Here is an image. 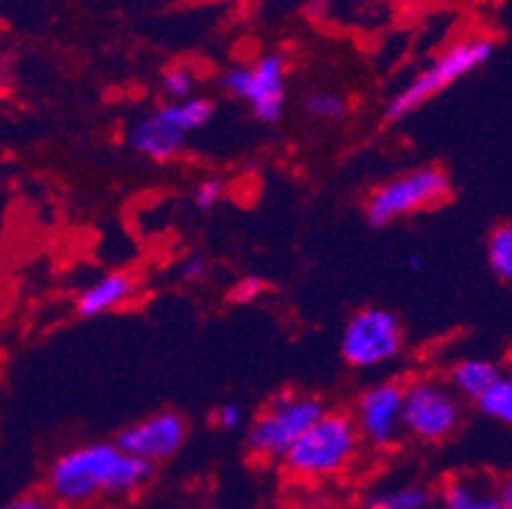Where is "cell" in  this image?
Listing matches in <instances>:
<instances>
[{"label": "cell", "mask_w": 512, "mask_h": 509, "mask_svg": "<svg viewBox=\"0 0 512 509\" xmlns=\"http://www.w3.org/2000/svg\"><path fill=\"white\" fill-rule=\"evenodd\" d=\"M194 84H197V79H194L192 69H186V67L166 69L164 77H161V90H164V95L169 97L171 102H179V100H186V97H192Z\"/></svg>", "instance_id": "d6986e66"}, {"label": "cell", "mask_w": 512, "mask_h": 509, "mask_svg": "<svg viewBox=\"0 0 512 509\" xmlns=\"http://www.w3.org/2000/svg\"><path fill=\"white\" fill-rule=\"evenodd\" d=\"M222 196H225V181L204 179L199 181L197 189H194V204H197V209L207 212V209H214L222 202Z\"/></svg>", "instance_id": "44dd1931"}, {"label": "cell", "mask_w": 512, "mask_h": 509, "mask_svg": "<svg viewBox=\"0 0 512 509\" xmlns=\"http://www.w3.org/2000/svg\"><path fill=\"white\" fill-rule=\"evenodd\" d=\"M360 443L352 415L327 410L288 448L283 464L299 479H329L342 474L355 461Z\"/></svg>", "instance_id": "7a4b0ae2"}, {"label": "cell", "mask_w": 512, "mask_h": 509, "mask_svg": "<svg viewBox=\"0 0 512 509\" xmlns=\"http://www.w3.org/2000/svg\"><path fill=\"white\" fill-rule=\"evenodd\" d=\"M428 504H431V492L421 484L375 489L365 499L367 509H428Z\"/></svg>", "instance_id": "9a60e30c"}, {"label": "cell", "mask_w": 512, "mask_h": 509, "mask_svg": "<svg viewBox=\"0 0 512 509\" xmlns=\"http://www.w3.org/2000/svg\"><path fill=\"white\" fill-rule=\"evenodd\" d=\"M186 441V420L179 413H153L125 428L118 436L115 446L136 459L158 464L181 451Z\"/></svg>", "instance_id": "8fae6325"}, {"label": "cell", "mask_w": 512, "mask_h": 509, "mask_svg": "<svg viewBox=\"0 0 512 509\" xmlns=\"http://www.w3.org/2000/svg\"><path fill=\"white\" fill-rule=\"evenodd\" d=\"M400 426L416 441L441 443L462 426V403L441 382L413 380L403 387Z\"/></svg>", "instance_id": "ba28073f"}, {"label": "cell", "mask_w": 512, "mask_h": 509, "mask_svg": "<svg viewBox=\"0 0 512 509\" xmlns=\"http://www.w3.org/2000/svg\"><path fill=\"white\" fill-rule=\"evenodd\" d=\"M492 51H495V44H492L490 39H482V36H479V39L456 41V44L449 46L436 62H431L426 69H421L398 95H393V100L385 105V118H408L411 112H416L418 107L426 105L428 100H434V97L439 95V92H444L446 87H451L454 82H459V79H464L467 74H472L474 69L484 67V64L490 62Z\"/></svg>", "instance_id": "3957f363"}, {"label": "cell", "mask_w": 512, "mask_h": 509, "mask_svg": "<svg viewBox=\"0 0 512 509\" xmlns=\"http://www.w3.org/2000/svg\"><path fill=\"white\" fill-rule=\"evenodd\" d=\"M408 268H411V270H421L423 268V260L418 258V255H411V258H408Z\"/></svg>", "instance_id": "d4e9b609"}, {"label": "cell", "mask_w": 512, "mask_h": 509, "mask_svg": "<svg viewBox=\"0 0 512 509\" xmlns=\"http://www.w3.org/2000/svg\"><path fill=\"white\" fill-rule=\"evenodd\" d=\"M265 280L260 278V275H242L240 280H237L235 286L230 288V301L232 303H240V306H245V303H253L258 301L260 296L265 293Z\"/></svg>", "instance_id": "ffe728a7"}, {"label": "cell", "mask_w": 512, "mask_h": 509, "mask_svg": "<svg viewBox=\"0 0 512 509\" xmlns=\"http://www.w3.org/2000/svg\"><path fill=\"white\" fill-rule=\"evenodd\" d=\"M306 112L316 120L334 123V120H342L347 115V100L337 92H311L306 97Z\"/></svg>", "instance_id": "ac0fdd59"}, {"label": "cell", "mask_w": 512, "mask_h": 509, "mask_svg": "<svg viewBox=\"0 0 512 509\" xmlns=\"http://www.w3.org/2000/svg\"><path fill=\"white\" fill-rule=\"evenodd\" d=\"M477 408L484 418L497 420L502 426H510L512 423V380L507 375H502L500 380L492 382L487 390L479 395Z\"/></svg>", "instance_id": "2e32d148"}, {"label": "cell", "mask_w": 512, "mask_h": 509, "mask_svg": "<svg viewBox=\"0 0 512 509\" xmlns=\"http://www.w3.org/2000/svg\"><path fill=\"white\" fill-rule=\"evenodd\" d=\"M222 87L237 100L248 102L260 123H278L286 110V62L268 54L250 67H235L222 77Z\"/></svg>", "instance_id": "9c48e42d"}, {"label": "cell", "mask_w": 512, "mask_h": 509, "mask_svg": "<svg viewBox=\"0 0 512 509\" xmlns=\"http://www.w3.org/2000/svg\"><path fill=\"white\" fill-rule=\"evenodd\" d=\"M212 423L220 431H237L242 426V408L235 403H222L214 408Z\"/></svg>", "instance_id": "7402d4cb"}, {"label": "cell", "mask_w": 512, "mask_h": 509, "mask_svg": "<svg viewBox=\"0 0 512 509\" xmlns=\"http://www.w3.org/2000/svg\"><path fill=\"white\" fill-rule=\"evenodd\" d=\"M487 260H490V268L502 283H510L512 280V227L510 224H502L492 232L490 245H487Z\"/></svg>", "instance_id": "e0dca14e"}, {"label": "cell", "mask_w": 512, "mask_h": 509, "mask_svg": "<svg viewBox=\"0 0 512 509\" xmlns=\"http://www.w3.org/2000/svg\"><path fill=\"white\" fill-rule=\"evenodd\" d=\"M451 194L449 176L436 166L413 168L408 174L385 181L370 194L365 204L372 227H388L408 214L423 212L446 202Z\"/></svg>", "instance_id": "8992f818"}, {"label": "cell", "mask_w": 512, "mask_h": 509, "mask_svg": "<svg viewBox=\"0 0 512 509\" xmlns=\"http://www.w3.org/2000/svg\"><path fill=\"white\" fill-rule=\"evenodd\" d=\"M138 293V278L125 270H115V273L102 275L95 280L82 296L77 298V314L82 319H95V316L110 314L115 308L125 306L133 301Z\"/></svg>", "instance_id": "4fadbf2b"}, {"label": "cell", "mask_w": 512, "mask_h": 509, "mask_svg": "<svg viewBox=\"0 0 512 509\" xmlns=\"http://www.w3.org/2000/svg\"><path fill=\"white\" fill-rule=\"evenodd\" d=\"M441 509H512V484L487 474H456L441 484Z\"/></svg>", "instance_id": "7c38bea8"}, {"label": "cell", "mask_w": 512, "mask_h": 509, "mask_svg": "<svg viewBox=\"0 0 512 509\" xmlns=\"http://www.w3.org/2000/svg\"><path fill=\"white\" fill-rule=\"evenodd\" d=\"M227 3H237V0H227Z\"/></svg>", "instance_id": "484cf974"}, {"label": "cell", "mask_w": 512, "mask_h": 509, "mask_svg": "<svg viewBox=\"0 0 512 509\" xmlns=\"http://www.w3.org/2000/svg\"><path fill=\"white\" fill-rule=\"evenodd\" d=\"M339 349L355 370L385 367L403 352V324L388 308L367 306L347 321Z\"/></svg>", "instance_id": "52a82bcc"}, {"label": "cell", "mask_w": 512, "mask_h": 509, "mask_svg": "<svg viewBox=\"0 0 512 509\" xmlns=\"http://www.w3.org/2000/svg\"><path fill=\"white\" fill-rule=\"evenodd\" d=\"M403 385L398 382H377L367 387L355 405V428L360 441L370 443L372 448H390L398 443L403 426Z\"/></svg>", "instance_id": "30bf717a"}, {"label": "cell", "mask_w": 512, "mask_h": 509, "mask_svg": "<svg viewBox=\"0 0 512 509\" xmlns=\"http://www.w3.org/2000/svg\"><path fill=\"white\" fill-rule=\"evenodd\" d=\"M6 509H59L57 504L51 502L44 494H23V497L13 499Z\"/></svg>", "instance_id": "cb8c5ba5"}, {"label": "cell", "mask_w": 512, "mask_h": 509, "mask_svg": "<svg viewBox=\"0 0 512 509\" xmlns=\"http://www.w3.org/2000/svg\"><path fill=\"white\" fill-rule=\"evenodd\" d=\"M209 265L202 255H192V258H186L184 263L179 265V280L181 283H199V280L207 278Z\"/></svg>", "instance_id": "603a6c76"}, {"label": "cell", "mask_w": 512, "mask_h": 509, "mask_svg": "<svg viewBox=\"0 0 512 509\" xmlns=\"http://www.w3.org/2000/svg\"><path fill=\"white\" fill-rule=\"evenodd\" d=\"M153 476V464L115 443H87L59 456L49 471V499L57 507H85L97 497H130Z\"/></svg>", "instance_id": "6da1fadb"}, {"label": "cell", "mask_w": 512, "mask_h": 509, "mask_svg": "<svg viewBox=\"0 0 512 509\" xmlns=\"http://www.w3.org/2000/svg\"><path fill=\"white\" fill-rule=\"evenodd\" d=\"M324 413L327 405L314 395H301L293 390L278 392L268 408L250 423L248 448L258 459H283L288 448Z\"/></svg>", "instance_id": "5b68a950"}, {"label": "cell", "mask_w": 512, "mask_h": 509, "mask_svg": "<svg viewBox=\"0 0 512 509\" xmlns=\"http://www.w3.org/2000/svg\"><path fill=\"white\" fill-rule=\"evenodd\" d=\"M502 377L500 364L484 357H467L451 364L449 390L456 398L477 400L492 382Z\"/></svg>", "instance_id": "5bb4252c"}, {"label": "cell", "mask_w": 512, "mask_h": 509, "mask_svg": "<svg viewBox=\"0 0 512 509\" xmlns=\"http://www.w3.org/2000/svg\"><path fill=\"white\" fill-rule=\"evenodd\" d=\"M214 118V105L207 97H186L158 107L153 115L138 120L128 133L130 148L151 161H171L179 156L186 138L207 128Z\"/></svg>", "instance_id": "277c9868"}]
</instances>
